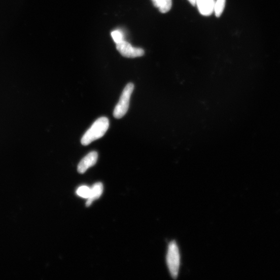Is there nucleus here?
<instances>
[{
	"mask_svg": "<svg viewBox=\"0 0 280 280\" xmlns=\"http://www.w3.org/2000/svg\"><path fill=\"white\" fill-rule=\"evenodd\" d=\"M109 127L108 119L105 117L98 118L84 134L81 143L87 146L104 136Z\"/></svg>",
	"mask_w": 280,
	"mask_h": 280,
	"instance_id": "f257e3e1",
	"label": "nucleus"
},
{
	"mask_svg": "<svg viewBox=\"0 0 280 280\" xmlns=\"http://www.w3.org/2000/svg\"><path fill=\"white\" fill-rule=\"evenodd\" d=\"M166 264L170 274L172 278L176 279L178 275L181 256L179 247L175 241L169 244L166 254Z\"/></svg>",
	"mask_w": 280,
	"mask_h": 280,
	"instance_id": "f03ea898",
	"label": "nucleus"
},
{
	"mask_svg": "<svg viewBox=\"0 0 280 280\" xmlns=\"http://www.w3.org/2000/svg\"><path fill=\"white\" fill-rule=\"evenodd\" d=\"M134 89V85L132 83L128 84L124 89L121 98L114 110L113 116L115 118H121L127 113L130 99H131Z\"/></svg>",
	"mask_w": 280,
	"mask_h": 280,
	"instance_id": "7ed1b4c3",
	"label": "nucleus"
},
{
	"mask_svg": "<svg viewBox=\"0 0 280 280\" xmlns=\"http://www.w3.org/2000/svg\"><path fill=\"white\" fill-rule=\"evenodd\" d=\"M116 48L120 54L127 58H134L141 57L144 54L143 49L134 47L124 40L116 44Z\"/></svg>",
	"mask_w": 280,
	"mask_h": 280,
	"instance_id": "20e7f679",
	"label": "nucleus"
},
{
	"mask_svg": "<svg viewBox=\"0 0 280 280\" xmlns=\"http://www.w3.org/2000/svg\"><path fill=\"white\" fill-rule=\"evenodd\" d=\"M98 157L97 152L93 151L89 153L82 159V161L78 165V172L81 174H84L90 167L96 165Z\"/></svg>",
	"mask_w": 280,
	"mask_h": 280,
	"instance_id": "39448f33",
	"label": "nucleus"
},
{
	"mask_svg": "<svg viewBox=\"0 0 280 280\" xmlns=\"http://www.w3.org/2000/svg\"><path fill=\"white\" fill-rule=\"evenodd\" d=\"M215 0H196L199 11L204 16L211 15L214 10Z\"/></svg>",
	"mask_w": 280,
	"mask_h": 280,
	"instance_id": "423d86ee",
	"label": "nucleus"
},
{
	"mask_svg": "<svg viewBox=\"0 0 280 280\" xmlns=\"http://www.w3.org/2000/svg\"><path fill=\"white\" fill-rule=\"evenodd\" d=\"M104 192V186L102 183H97L91 188V194L86 203L87 207L91 206L93 202L101 197Z\"/></svg>",
	"mask_w": 280,
	"mask_h": 280,
	"instance_id": "0eeeda50",
	"label": "nucleus"
},
{
	"mask_svg": "<svg viewBox=\"0 0 280 280\" xmlns=\"http://www.w3.org/2000/svg\"><path fill=\"white\" fill-rule=\"evenodd\" d=\"M172 7V0H158V7L160 12L166 13Z\"/></svg>",
	"mask_w": 280,
	"mask_h": 280,
	"instance_id": "6e6552de",
	"label": "nucleus"
},
{
	"mask_svg": "<svg viewBox=\"0 0 280 280\" xmlns=\"http://www.w3.org/2000/svg\"><path fill=\"white\" fill-rule=\"evenodd\" d=\"M225 3L226 0H216L215 1L214 12L217 17L221 16L225 8Z\"/></svg>",
	"mask_w": 280,
	"mask_h": 280,
	"instance_id": "1a4fd4ad",
	"label": "nucleus"
},
{
	"mask_svg": "<svg viewBox=\"0 0 280 280\" xmlns=\"http://www.w3.org/2000/svg\"><path fill=\"white\" fill-rule=\"evenodd\" d=\"M76 193L79 197L88 199L91 194V188L86 186H82L78 188Z\"/></svg>",
	"mask_w": 280,
	"mask_h": 280,
	"instance_id": "9d476101",
	"label": "nucleus"
},
{
	"mask_svg": "<svg viewBox=\"0 0 280 280\" xmlns=\"http://www.w3.org/2000/svg\"><path fill=\"white\" fill-rule=\"evenodd\" d=\"M112 37L114 41L117 44L123 41V35L122 33L119 31H113L111 33Z\"/></svg>",
	"mask_w": 280,
	"mask_h": 280,
	"instance_id": "9b49d317",
	"label": "nucleus"
},
{
	"mask_svg": "<svg viewBox=\"0 0 280 280\" xmlns=\"http://www.w3.org/2000/svg\"><path fill=\"white\" fill-rule=\"evenodd\" d=\"M154 5L157 7H158V0H152Z\"/></svg>",
	"mask_w": 280,
	"mask_h": 280,
	"instance_id": "f8f14e48",
	"label": "nucleus"
},
{
	"mask_svg": "<svg viewBox=\"0 0 280 280\" xmlns=\"http://www.w3.org/2000/svg\"><path fill=\"white\" fill-rule=\"evenodd\" d=\"M188 1L193 6L196 5V0H188Z\"/></svg>",
	"mask_w": 280,
	"mask_h": 280,
	"instance_id": "ddd939ff",
	"label": "nucleus"
}]
</instances>
